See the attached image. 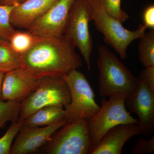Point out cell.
I'll list each match as a JSON object with an SVG mask.
<instances>
[{
	"instance_id": "cell-9",
	"label": "cell",
	"mask_w": 154,
	"mask_h": 154,
	"mask_svg": "<svg viewBox=\"0 0 154 154\" xmlns=\"http://www.w3.org/2000/svg\"><path fill=\"white\" fill-rule=\"evenodd\" d=\"M138 80L136 91L127 97L125 102L129 111L138 116L140 134L149 137L154 129V92L149 88L140 74Z\"/></svg>"
},
{
	"instance_id": "cell-3",
	"label": "cell",
	"mask_w": 154,
	"mask_h": 154,
	"mask_svg": "<svg viewBox=\"0 0 154 154\" xmlns=\"http://www.w3.org/2000/svg\"><path fill=\"white\" fill-rule=\"evenodd\" d=\"M87 1L92 21L103 35L105 43L113 48L121 59H125L128 48L133 42L144 35L146 27L143 24L140 25L136 30H128L107 12L103 0Z\"/></svg>"
},
{
	"instance_id": "cell-11",
	"label": "cell",
	"mask_w": 154,
	"mask_h": 154,
	"mask_svg": "<svg viewBox=\"0 0 154 154\" xmlns=\"http://www.w3.org/2000/svg\"><path fill=\"white\" fill-rule=\"evenodd\" d=\"M67 122L65 119L44 127L22 126L11 147V154H27L38 151L50 140L53 135Z\"/></svg>"
},
{
	"instance_id": "cell-22",
	"label": "cell",
	"mask_w": 154,
	"mask_h": 154,
	"mask_svg": "<svg viewBox=\"0 0 154 154\" xmlns=\"http://www.w3.org/2000/svg\"><path fill=\"white\" fill-rule=\"evenodd\" d=\"M106 11L122 23L129 19V15L121 8V0H103Z\"/></svg>"
},
{
	"instance_id": "cell-10",
	"label": "cell",
	"mask_w": 154,
	"mask_h": 154,
	"mask_svg": "<svg viewBox=\"0 0 154 154\" xmlns=\"http://www.w3.org/2000/svg\"><path fill=\"white\" fill-rule=\"evenodd\" d=\"M75 0H57L36 19L28 30L43 38L63 35L69 13Z\"/></svg>"
},
{
	"instance_id": "cell-16",
	"label": "cell",
	"mask_w": 154,
	"mask_h": 154,
	"mask_svg": "<svg viewBox=\"0 0 154 154\" xmlns=\"http://www.w3.org/2000/svg\"><path fill=\"white\" fill-rule=\"evenodd\" d=\"M21 67L20 55L8 40L0 38V72L4 74Z\"/></svg>"
},
{
	"instance_id": "cell-6",
	"label": "cell",
	"mask_w": 154,
	"mask_h": 154,
	"mask_svg": "<svg viewBox=\"0 0 154 154\" xmlns=\"http://www.w3.org/2000/svg\"><path fill=\"white\" fill-rule=\"evenodd\" d=\"M126 97L121 95L102 98V105L97 113L87 120L92 148L100 142L110 129L119 125L136 123L138 120L131 115L125 105Z\"/></svg>"
},
{
	"instance_id": "cell-12",
	"label": "cell",
	"mask_w": 154,
	"mask_h": 154,
	"mask_svg": "<svg viewBox=\"0 0 154 154\" xmlns=\"http://www.w3.org/2000/svg\"><path fill=\"white\" fill-rule=\"evenodd\" d=\"M38 79L22 67L4 75L2 100L21 102L36 88Z\"/></svg>"
},
{
	"instance_id": "cell-1",
	"label": "cell",
	"mask_w": 154,
	"mask_h": 154,
	"mask_svg": "<svg viewBox=\"0 0 154 154\" xmlns=\"http://www.w3.org/2000/svg\"><path fill=\"white\" fill-rule=\"evenodd\" d=\"M75 48L64 35L41 37L30 50L20 55L21 67L38 79L46 76L63 77L82 66Z\"/></svg>"
},
{
	"instance_id": "cell-27",
	"label": "cell",
	"mask_w": 154,
	"mask_h": 154,
	"mask_svg": "<svg viewBox=\"0 0 154 154\" xmlns=\"http://www.w3.org/2000/svg\"><path fill=\"white\" fill-rule=\"evenodd\" d=\"M4 75H5V74L3 73L0 72V101H1V100H2V87L3 78H4Z\"/></svg>"
},
{
	"instance_id": "cell-19",
	"label": "cell",
	"mask_w": 154,
	"mask_h": 154,
	"mask_svg": "<svg viewBox=\"0 0 154 154\" xmlns=\"http://www.w3.org/2000/svg\"><path fill=\"white\" fill-rule=\"evenodd\" d=\"M20 107V102L0 101V129L8 122L18 120Z\"/></svg>"
},
{
	"instance_id": "cell-14",
	"label": "cell",
	"mask_w": 154,
	"mask_h": 154,
	"mask_svg": "<svg viewBox=\"0 0 154 154\" xmlns=\"http://www.w3.org/2000/svg\"><path fill=\"white\" fill-rule=\"evenodd\" d=\"M57 0H26L14 7L11 24L14 28L28 30Z\"/></svg>"
},
{
	"instance_id": "cell-2",
	"label": "cell",
	"mask_w": 154,
	"mask_h": 154,
	"mask_svg": "<svg viewBox=\"0 0 154 154\" xmlns=\"http://www.w3.org/2000/svg\"><path fill=\"white\" fill-rule=\"evenodd\" d=\"M97 65L99 94L103 98L121 95L131 96L137 89L138 78L105 45L98 48Z\"/></svg>"
},
{
	"instance_id": "cell-26",
	"label": "cell",
	"mask_w": 154,
	"mask_h": 154,
	"mask_svg": "<svg viewBox=\"0 0 154 154\" xmlns=\"http://www.w3.org/2000/svg\"><path fill=\"white\" fill-rule=\"evenodd\" d=\"M26 0H0V5H17Z\"/></svg>"
},
{
	"instance_id": "cell-13",
	"label": "cell",
	"mask_w": 154,
	"mask_h": 154,
	"mask_svg": "<svg viewBox=\"0 0 154 154\" xmlns=\"http://www.w3.org/2000/svg\"><path fill=\"white\" fill-rule=\"evenodd\" d=\"M137 135H140L137 124L119 125L110 129L90 154H121L127 141Z\"/></svg>"
},
{
	"instance_id": "cell-15",
	"label": "cell",
	"mask_w": 154,
	"mask_h": 154,
	"mask_svg": "<svg viewBox=\"0 0 154 154\" xmlns=\"http://www.w3.org/2000/svg\"><path fill=\"white\" fill-rule=\"evenodd\" d=\"M64 109L58 105L42 107L22 122V126L38 127L51 125L64 119Z\"/></svg>"
},
{
	"instance_id": "cell-23",
	"label": "cell",
	"mask_w": 154,
	"mask_h": 154,
	"mask_svg": "<svg viewBox=\"0 0 154 154\" xmlns=\"http://www.w3.org/2000/svg\"><path fill=\"white\" fill-rule=\"evenodd\" d=\"M154 151V136L147 140L143 138H140L132 149L134 154H149Z\"/></svg>"
},
{
	"instance_id": "cell-24",
	"label": "cell",
	"mask_w": 154,
	"mask_h": 154,
	"mask_svg": "<svg viewBox=\"0 0 154 154\" xmlns=\"http://www.w3.org/2000/svg\"><path fill=\"white\" fill-rule=\"evenodd\" d=\"M143 25L151 30H154V5L146 8L143 14Z\"/></svg>"
},
{
	"instance_id": "cell-17",
	"label": "cell",
	"mask_w": 154,
	"mask_h": 154,
	"mask_svg": "<svg viewBox=\"0 0 154 154\" xmlns=\"http://www.w3.org/2000/svg\"><path fill=\"white\" fill-rule=\"evenodd\" d=\"M41 37L30 31L15 30L9 42L14 51L22 55L30 50Z\"/></svg>"
},
{
	"instance_id": "cell-21",
	"label": "cell",
	"mask_w": 154,
	"mask_h": 154,
	"mask_svg": "<svg viewBox=\"0 0 154 154\" xmlns=\"http://www.w3.org/2000/svg\"><path fill=\"white\" fill-rule=\"evenodd\" d=\"M22 126L21 122H14L5 134L0 138V154H11V147L14 139Z\"/></svg>"
},
{
	"instance_id": "cell-20",
	"label": "cell",
	"mask_w": 154,
	"mask_h": 154,
	"mask_svg": "<svg viewBox=\"0 0 154 154\" xmlns=\"http://www.w3.org/2000/svg\"><path fill=\"white\" fill-rule=\"evenodd\" d=\"M16 5H0V38L9 41L16 30L11 24V13Z\"/></svg>"
},
{
	"instance_id": "cell-7",
	"label": "cell",
	"mask_w": 154,
	"mask_h": 154,
	"mask_svg": "<svg viewBox=\"0 0 154 154\" xmlns=\"http://www.w3.org/2000/svg\"><path fill=\"white\" fill-rule=\"evenodd\" d=\"M45 145L48 154H90L93 147L87 120L80 118L66 123Z\"/></svg>"
},
{
	"instance_id": "cell-4",
	"label": "cell",
	"mask_w": 154,
	"mask_h": 154,
	"mask_svg": "<svg viewBox=\"0 0 154 154\" xmlns=\"http://www.w3.org/2000/svg\"><path fill=\"white\" fill-rule=\"evenodd\" d=\"M69 90L63 77L46 76L38 79L34 91L20 102L18 121L22 122L36 110L46 106L64 107L70 102Z\"/></svg>"
},
{
	"instance_id": "cell-18",
	"label": "cell",
	"mask_w": 154,
	"mask_h": 154,
	"mask_svg": "<svg viewBox=\"0 0 154 154\" xmlns=\"http://www.w3.org/2000/svg\"><path fill=\"white\" fill-rule=\"evenodd\" d=\"M138 45L139 58L145 68L154 66V30L141 37Z\"/></svg>"
},
{
	"instance_id": "cell-25",
	"label": "cell",
	"mask_w": 154,
	"mask_h": 154,
	"mask_svg": "<svg viewBox=\"0 0 154 154\" xmlns=\"http://www.w3.org/2000/svg\"><path fill=\"white\" fill-rule=\"evenodd\" d=\"M140 74L143 76L149 89L154 92V66L145 68L141 72Z\"/></svg>"
},
{
	"instance_id": "cell-8",
	"label": "cell",
	"mask_w": 154,
	"mask_h": 154,
	"mask_svg": "<svg viewBox=\"0 0 154 154\" xmlns=\"http://www.w3.org/2000/svg\"><path fill=\"white\" fill-rule=\"evenodd\" d=\"M92 21L87 0H75L72 5L63 35L78 48L82 56L88 70L91 69L93 40L89 22Z\"/></svg>"
},
{
	"instance_id": "cell-5",
	"label": "cell",
	"mask_w": 154,
	"mask_h": 154,
	"mask_svg": "<svg viewBox=\"0 0 154 154\" xmlns=\"http://www.w3.org/2000/svg\"><path fill=\"white\" fill-rule=\"evenodd\" d=\"M63 78L70 94V102L64 107L67 123L80 118L88 120L93 117L100 107L96 103L95 93L85 76L75 69Z\"/></svg>"
}]
</instances>
